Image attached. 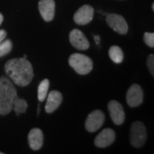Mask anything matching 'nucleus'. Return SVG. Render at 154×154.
<instances>
[{
    "instance_id": "nucleus-23",
    "label": "nucleus",
    "mask_w": 154,
    "mask_h": 154,
    "mask_svg": "<svg viewBox=\"0 0 154 154\" xmlns=\"http://www.w3.org/2000/svg\"><path fill=\"white\" fill-rule=\"evenodd\" d=\"M3 21H4V17H3V15H2V14L0 13V25L2 24Z\"/></svg>"
},
{
    "instance_id": "nucleus-10",
    "label": "nucleus",
    "mask_w": 154,
    "mask_h": 154,
    "mask_svg": "<svg viewBox=\"0 0 154 154\" xmlns=\"http://www.w3.org/2000/svg\"><path fill=\"white\" fill-rule=\"evenodd\" d=\"M116 139V133L111 128H105L95 138L94 144L99 148H105L110 146Z\"/></svg>"
},
{
    "instance_id": "nucleus-14",
    "label": "nucleus",
    "mask_w": 154,
    "mask_h": 154,
    "mask_svg": "<svg viewBox=\"0 0 154 154\" xmlns=\"http://www.w3.org/2000/svg\"><path fill=\"white\" fill-rule=\"evenodd\" d=\"M43 141H44L43 132L39 128H35L30 130L28 134V144L31 148L34 151H38L42 147Z\"/></svg>"
},
{
    "instance_id": "nucleus-9",
    "label": "nucleus",
    "mask_w": 154,
    "mask_h": 154,
    "mask_svg": "<svg viewBox=\"0 0 154 154\" xmlns=\"http://www.w3.org/2000/svg\"><path fill=\"white\" fill-rule=\"evenodd\" d=\"M94 15V10L92 6H82L74 15V21L78 25H86L93 20Z\"/></svg>"
},
{
    "instance_id": "nucleus-12",
    "label": "nucleus",
    "mask_w": 154,
    "mask_h": 154,
    "mask_svg": "<svg viewBox=\"0 0 154 154\" xmlns=\"http://www.w3.org/2000/svg\"><path fill=\"white\" fill-rule=\"evenodd\" d=\"M69 41L72 45L78 50H87L90 46L88 38L79 29H74L70 32Z\"/></svg>"
},
{
    "instance_id": "nucleus-11",
    "label": "nucleus",
    "mask_w": 154,
    "mask_h": 154,
    "mask_svg": "<svg viewBox=\"0 0 154 154\" xmlns=\"http://www.w3.org/2000/svg\"><path fill=\"white\" fill-rule=\"evenodd\" d=\"M38 11L45 22H51L55 16L54 0H40L38 2Z\"/></svg>"
},
{
    "instance_id": "nucleus-22",
    "label": "nucleus",
    "mask_w": 154,
    "mask_h": 154,
    "mask_svg": "<svg viewBox=\"0 0 154 154\" xmlns=\"http://www.w3.org/2000/svg\"><path fill=\"white\" fill-rule=\"evenodd\" d=\"M94 39H95V41H96L97 45H99V41H100V38H99V35H95V36H94Z\"/></svg>"
},
{
    "instance_id": "nucleus-1",
    "label": "nucleus",
    "mask_w": 154,
    "mask_h": 154,
    "mask_svg": "<svg viewBox=\"0 0 154 154\" xmlns=\"http://www.w3.org/2000/svg\"><path fill=\"white\" fill-rule=\"evenodd\" d=\"M7 75L20 87H26L33 77V66L26 58H13L5 66Z\"/></svg>"
},
{
    "instance_id": "nucleus-21",
    "label": "nucleus",
    "mask_w": 154,
    "mask_h": 154,
    "mask_svg": "<svg viewBox=\"0 0 154 154\" xmlns=\"http://www.w3.org/2000/svg\"><path fill=\"white\" fill-rule=\"evenodd\" d=\"M6 36H7V33H6L5 30L1 29L0 30V43L6 38Z\"/></svg>"
},
{
    "instance_id": "nucleus-4",
    "label": "nucleus",
    "mask_w": 154,
    "mask_h": 154,
    "mask_svg": "<svg viewBox=\"0 0 154 154\" xmlns=\"http://www.w3.org/2000/svg\"><path fill=\"white\" fill-rule=\"evenodd\" d=\"M146 140V129L141 122H135L131 126L130 143L133 146L139 148L143 146Z\"/></svg>"
},
{
    "instance_id": "nucleus-20",
    "label": "nucleus",
    "mask_w": 154,
    "mask_h": 154,
    "mask_svg": "<svg viewBox=\"0 0 154 154\" xmlns=\"http://www.w3.org/2000/svg\"><path fill=\"white\" fill-rule=\"evenodd\" d=\"M147 66H148L149 71L153 75H154V56L153 54H151L148 57L147 59Z\"/></svg>"
},
{
    "instance_id": "nucleus-15",
    "label": "nucleus",
    "mask_w": 154,
    "mask_h": 154,
    "mask_svg": "<svg viewBox=\"0 0 154 154\" xmlns=\"http://www.w3.org/2000/svg\"><path fill=\"white\" fill-rule=\"evenodd\" d=\"M109 56H110V59L115 63H121L123 61V58H124L122 51L117 45H113L110 47V50H109Z\"/></svg>"
},
{
    "instance_id": "nucleus-24",
    "label": "nucleus",
    "mask_w": 154,
    "mask_h": 154,
    "mask_svg": "<svg viewBox=\"0 0 154 154\" xmlns=\"http://www.w3.org/2000/svg\"><path fill=\"white\" fill-rule=\"evenodd\" d=\"M0 154H3V152H0Z\"/></svg>"
},
{
    "instance_id": "nucleus-13",
    "label": "nucleus",
    "mask_w": 154,
    "mask_h": 154,
    "mask_svg": "<svg viewBox=\"0 0 154 154\" xmlns=\"http://www.w3.org/2000/svg\"><path fill=\"white\" fill-rule=\"evenodd\" d=\"M62 101H63V96L60 92L55 90L50 92L45 107V111L47 113H52L60 106Z\"/></svg>"
},
{
    "instance_id": "nucleus-6",
    "label": "nucleus",
    "mask_w": 154,
    "mask_h": 154,
    "mask_svg": "<svg viewBox=\"0 0 154 154\" xmlns=\"http://www.w3.org/2000/svg\"><path fill=\"white\" fill-rule=\"evenodd\" d=\"M106 22L115 32L120 34H126L128 30V23L123 17L117 14H110L106 17Z\"/></svg>"
},
{
    "instance_id": "nucleus-19",
    "label": "nucleus",
    "mask_w": 154,
    "mask_h": 154,
    "mask_svg": "<svg viewBox=\"0 0 154 154\" xmlns=\"http://www.w3.org/2000/svg\"><path fill=\"white\" fill-rule=\"evenodd\" d=\"M144 41L148 46L153 48L154 47V33H144Z\"/></svg>"
},
{
    "instance_id": "nucleus-17",
    "label": "nucleus",
    "mask_w": 154,
    "mask_h": 154,
    "mask_svg": "<svg viewBox=\"0 0 154 154\" xmlns=\"http://www.w3.org/2000/svg\"><path fill=\"white\" fill-rule=\"evenodd\" d=\"M13 108L16 111V114L20 115L22 113L26 112V110L28 109V102L25 99H19L18 97H17L13 103Z\"/></svg>"
},
{
    "instance_id": "nucleus-8",
    "label": "nucleus",
    "mask_w": 154,
    "mask_h": 154,
    "mask_svg": "<svg viewBox=\"0 0 154 154\" xmlns=\"http://www.w3.org/2000/svg\"><path fill=\"white\" fill-rule=\"evenodd\" d=\"M108 110L110 112V117L116 125H121L125 121V112L122 105L116 101L111 100L108 104Z\"/></svg>"
},
{
    "instance_id": "nucleus-18",
    "label": "nucleus",
    "mask_w": 154,
    "mask_h": 154,
    "mask_svg": "<svg viewBox=\"0 0 154 154\" xmlns=\"http://www.w3.org/2000/svg\"><path fill=\"white\" fill-rule=\"evenodd\" d=\"M12 42L10 39L7 40H3L0 43V57H4V56L7 55L9 52H11V51L12 50Z\"/></svg>"
},
{
    "instance_id": "nucleus-2",
    "label": "nucleus",
    "mask_w": 154,
    "mask_h": 154,
    "mask_svg": "<svg viewBox=\"0 0 154 154\" xmlns=\"http://www.w3.org/2000/svg\"><path fill=\"white\" fill-rule=\"evenodd\" d=\"M17 93L13 83L6 77L0 78V115H7L13 109Z\"/></svg>"
},
{
    "instance_id": "nucleus-16",
    "label": "nucleus",
    "mask_w": 154,
    "mask_h": 154,
    "mask_svg": "<svg viewBox=\"0 0 154 154\" xmlns=\"http://www.w3.org/2000/svg\"><path fill=\"white\" fill-rule=\"evenodd\" d=\"M50 82L48 79H45L39 83L38 88V99L40 102H43L47 97L48 90H49Z\"/></svg>"
},
{
    "instance_id": "nucleus-5",
    "label": "nucleus",
    "mask_w": 154,
    "mask_h": 154,
    "mask_svg": "<svg viewBox=\"0 0 154 154\" xmlns=\"http://www.w3.org/2000/svg\"><path fill=\"white\" fill-rule=\"evenodd\" d=\"M105 122V114L99 110H95L88 115L86 120L85 127L87 131L90 133L96 132L103 126Z\"/></svg>"
},
{
    "instance_id": "nucleus-7",
    "label": "nucleus",
    "mask_w": 154,
    "mask_h": 154,
    "mask_svg": "<svg viewBox=\"0 0 154 154\" xmlns=\"http://www.w3.org/2000/svg\"><path fill=\"white\" fill-rule=\"evenodd\" d=\"M127 103L130 107H137L143 102V91L137 84L132 85L127 92Z\"/></svg>"
},
{
    "instance_id": "nucleus-3",
    "label": "nucleus",
    "mask_w": 154,
    "mask_h": 154,
    "mask_svg": "<svg viewBox=\"0 0 154 154\" xmlns=\"http://www.w3.org/2000/svg\"><path fill=\"white\" fill-rule=\"evenodd\" d=\"M69 65L79 75H87L93 69V61L88 56L74 53L69 58Z\"/></svg>"
}]
</instances>
